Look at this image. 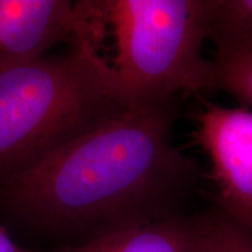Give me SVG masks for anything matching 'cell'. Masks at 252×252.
Returning a JSON list of instances; mask_svg holds the SVG:
<instances>
[{
    "label": "cell",
    "instance_id": "1",
    "mask_svg": "<svg viewBox=\"0 0 252 252\" xmlns=\"http://www.w3.org/2000/svg\"><path fill=\"white\" fill-rule=\"evenodd\" d=\"M178 100L130 106L0 182V217L55 248L179 215L200 167L174 143Z\"/></svg>",
    "mask_w": 252,
    "mask_h": 252
},
{
    "label": "cell",
    "instance_id": "2",
    "mask_svg": "<svg viewBox=\"0 0 252 252\" xmlns=\"http://www.w3.org/2000/svg\"><path fill=\"white\" fill-rule=\"evenodd\" d=\"M89 41L111 39L103 61L128 106L153 105L180 94L217 90L212 60L203 56L212 0L80 1Z\"/></svg>",
    "mask_w": 252,
    "mask_h": 252
},
{
    "label": "cell",
    "instance_id": "3",
    "mask_svg": "<svg viewBox=\"0 0 252 252\" xmlns=\"http://www.w3.org/2000/svg\"><path fill=\"white\" fill-rule=\"evenodd\" d=\"M130 108L86 37L0 74V182Z\"/></svg>",
    "mask_w": 252,
    "mask_h": 252
},
{
    "label": "cell",
    "instance_id": "4",
    "mask_svg": "<svg viewBox=\"0 0 252 252\" xmlns=\"http://www.w3.org/2000/svg\"><path fill=\"white\" fill-rule=\"evenodd\" d=\"M193 133L212 161L222 208L252 209V111L204 102Z\"/></svg>",
    "mask_w": 252,
    "mask_h": 252
},
{
    "label": "cell",
    "instance_id": "5",
    "mask_svg": "<svg viewBox=\"0 0 252 252\" xmlns=\"http://www.w3.org/2000/svg\"><path fill=\"white\" fill-rule=\"evenodd\" d=\"M82 26L78 1L0 0V74L42 58L59 43L72 46Z\"/></svg>",
    "mask_w": 252,
    "mask_h": 252
},
{
    "label": "cell",
    "instance_id": "6",
    "mask_svg": "<svg viewBox=\"0 0 252 252\" xmlns=\"http://www.w3.org/2000/svg\"><path fill=\"white\" fill-rule=\"evenodd\" d=\"M200 217L175 215L43 252H198Z\"/></svg>",
    "mask_w": 252,
    "mask_h": 252
},
{
    "label": "cell",
    "instance_id": "7",
    "mask_svg": "<svg viewBox=\"0 0 252 252\" xmlns=\"http://www.w3.org/2000/svg\"><path fill=\"white\" fill-rule=\"evenodd\" d=\"M208 37L215 47L252 45V0H212Z\"/></svg>",
    "mask_w": 252,
    "mask_h": 252
},
{
    "label": "cell",
    "instance_id": "8",
    "mask_svg": "<svg viewBox=\"0 0 252 252\" xmlns=\"http://www.w3.org/2000/svg\"><path fill=\"white\" fill-rule=\"evenodd\" d=\"M216 72L217 90L252 106V45L215 47L212 60Z\"/></svg>",
    "mask_w": 252,
    "mask_h": 252
},
{
    "label": "cell",
    "instance_id": "9",
    "mask_svg": "<svg viewBox=\"0 0 252 252\" xmlns=\"http://www.w3.org/2000/svg\"><path fill=\"white\" fill-rule=\"evenodd\" d=\"M198 252H252V229L219 208L200 217Z\"/></svg>",
    "mask_w": 252,
    "mask_h": 252
},
{
    "label": "cell",
    "instance_id": "10",
    "mask_svg": "<svg viewBox=\"0 0 252 252\" xmlns=\"http://www.w3.org/2000/svg\"><path fill=\"white\" fill-rule=\"evenodd\" d=\"M0 252H43L35 249H27L18 244L4 226H0Z\"/></svg>",
    "mask_w": 252,
    "mask_h": 252
},
{
    "label": "cell",
    "instance_id": "11",
    "mask_svg": "<svg viewBox=\"0 0 252 252\" xmlns=\"http://www.w3.org/2000/svg\"><path fill=\"white\" fill-rule=\"evenodd\" d=\"M222 209L252 229V209H237V208L235 209L234 208H222Z\"/></svg>",
    "mask_w": 252,
    "mask_h": 252
}]
</instances>
